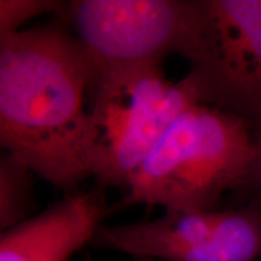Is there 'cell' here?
Instances as JSON below:
<instances>
[{
  "instance_id": "11",
  "label": "cell",
  "mask_w": 261,
  "mask_h": 261,
  "mask_svg": "<svg viewBox=\"0 0 261 261\" xmlns=\"http://www.w3.org/2000/svg\"><path fill=\"white\" fill-rule=\"evenodd\" d=\"M137 261H154L152 259H146V257H140V259H136Z\"/></svg>"
},
{
  "instance_id": "8",
  "label": "cell",
  "mask_w": 261,
  "mask_h": 261,
  "mask_svg": "<svg viewBox=\"0 0 261 261\" xmlns=\"http://www.w3.org/2000/svg\"><path fill=\"white\" fill-rule=\"evenodd\" d=\"M33 171L6 154L0 161V227L3 231L25 220L33 202Z\"/></svg>"
},
{
  "instance_id": "5",
  "label": "cell",
  "mask_w": 261,
  "mask_h": 261,
  "mask_svg": "<svg viewBox=\"0 0 261 261\" xmlns=\"http://www.w3.org/2000/svg\"><path fill=\"white\" fill-rule=\"evenodd\" d=\"M58 17L73 28L90 73L161 64L190 46L194 0H75Z\"/></svg>"
},
{
  "instance_id": "7",
  "label": "cell",
  "mask_w": 261,
  "mask_h": 261,
  "mask_svg": "<svg viewBox=\"0 0 261 261\" xmlns=\"http://www.w3.org/2000/svg\"><path fill=\"white\" fill-rule=\"evenodd\" d=\"M261 257V195L226 211L188 212L167 261H255Z\"/></svg>"
},
{
  "instance_id": "6",
  "label": "cell",
  "mask_w": 261,
  "mask_h": 261,
  "mask_svg": "<svg viewBox=\"0 0 261 261\" xmlns=\"http://www.w3.org/2000/svg\"><path fill=\"white\" fill-rule=\"evenodd\" d=\"M113 210L100 189L68 195L37 217L3 231L0 261H68L92 243Z\"/></svg>"
},
{
  "instance_id": "9",
  "label": "cell",
  "mask_w": 261,
  "mask_h": 261,
  "mask_svg": "<svg viewBox=\"0 0 261 261\" xmlns=\"http://www.w3.org/2000/svg\"><path fill=\"white\" fill-rule=\"evenodd\" d=\"M63 3L52 0H2L0 2V37L19 32L22 24L46 12H58Z\"/></svg>"
},
{
  "instance_id": "4",
  "label": "cell",
  "mask_w": 261,
  "mask_h": 261,
  "mask_svg": "<svg viewBox=\"0 0 261 261\" xmlns=\"http://www.w3.org/2000/svg\"><path fill=\"white\" fill-rule=\"evenodd\" d=\"M185 58L202 103L261 120V0H194Z\"/></svg>"
},
{
  "instance_id": "3",
  "label": "cell",
  "mask_w": 261,
  "mask_h": 261,
  "mask_svg": "<svg viewBox=\"0 0 261 261\" xmlns=\"http://www.w3.org/2000/svg\"><path fill=\"white\" fill-rule=\"evenodd\" d=\"M202 103L189 73L173 83L161 64L90 73L87 89L90 161L104 187L125 189L130 175L177 117Z\"/></svg>"
},
{
  "instance_id": "10",
  "label": "cell",
  "mask_w": 261,
  "mask_h": 261,
  "mask_svg": "<svg viewBox=\"0 0 261 261\" xmlns=\"http://www.w3.org/2000/svg\"><path fill=\"white\" fill-rule=\"evenodd\" d=\"M254 136H255V156L253 160V171L261 174V120L254 127Z\"/></svg>"
},
{
  "instance_id": "1",
  "label": "cell",
  "mask_w": 261,
  "mask_h": 261,
  "mask_svg": "<svg viewBox=\"0 0 261 261\" xmlns=\"http://www.w3.org/2000/svg\"><path fill=\"white\" fill-rule=\"evenodd\" d=\"M90 68L58 17L0 37V143L68 195L92 175L87 89Z\"/></svg>"
},
{
  "instance_id": "2",
  "label": "cell",
  "mask_w": 261,
  "mask_h": 261,
  "mask_svg": "<svg viewBox=\"0 0 261 261\" xmlns=\"http://www.w3.org/2000/svg\"><path fill=\"white\" fill-rule=\"evenodd\" d=\"M254 156L255 136L246 119L194 104L133 172L114 208L144 203L166 211H217L225 192L244 187Z\"/></svg>"
}]
</instances>
